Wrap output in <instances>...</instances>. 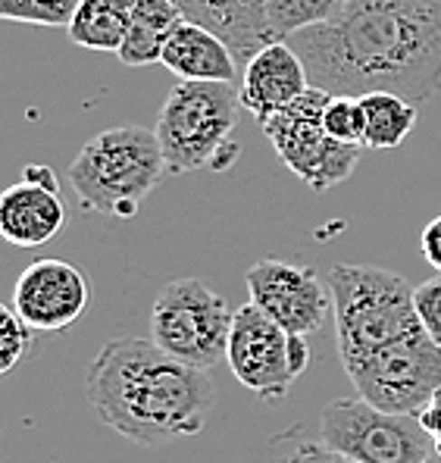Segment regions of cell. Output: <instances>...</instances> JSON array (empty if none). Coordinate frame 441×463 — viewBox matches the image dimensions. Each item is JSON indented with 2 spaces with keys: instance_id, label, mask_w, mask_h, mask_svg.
Segmentation results:
<instances>
[{
  "instance_id": "6da1fadb",
  "label": "cell",
  "mask_w": 441,
  "mask_h": 463,
  "mask_svg": "<svg viewBox=\"0 0 441 463\" xmlns=\"http://www.w3.org/2000/svg\"><path fill=\"white\" fill-rule=\"evenodd\" d=\"M329 94L395 91L429 104L441 91V0H348L342 13L285 38Z\"/></svg>"
},
{
  "instance_id": "7a4b0ae2",
  "label": "cell",
  "mask_w": 441,
  "mask_h": 463,
  "mask_svg": "<svg viewBox=\"0 0 441 463\" xmlns=\"http://www.w3.org/2000/svg\"><path fill=\"white\" fill-rule=\"evenodd\" d=\"M88 401L107 429L157 448L198 435L216 404L207 370L173 357L154 338H113L85 376Z\"/></svg>"
},
{
  "instance_id": "3957f363",
  "label": "cell",
  "mask_w": 441,
  "mask_h": 463,
  "mask_svg": "<svg viewBox=\"0 0 441 463\" xmlns=\"http://www.w3.org/2000/svg\"><path fill=\"white\" fill-rule=\"evenodd\" d=\"M169 175L157 128L113 126L76 154L70 182L91 213L135 216L147 194Z\"/></svg>"
},
{
  "instance_id": "277c9868",
  "label": "cell",
  "mask_w": 441,
  "mask_h": 463,
  "mask_svg": "<svg viewBox=\"0 0 441 463\" xmlns=\"http://www.w3.org/2000/svg\"><path fill=\"white\" fill-rule=\"evenodd\" d=\"M241 110V94L232 81L179 79L169 88L157 116V135L169 175L194 169H226L239 156L232 141Z\"/></svg>"
},
{
  "instance_id": "5b68a950",
  "label": "cell",
  "mask_w": 441,
  "mask_h": 463,
  "mask_svg": "<svg viewBox=\"0 0 441 463\" xmlns=\"http://www.w3.org/2000/svg\"><path fill=\"white\" fill-rule=\"evenodd\" d=\"M335 298V338L342 366L398 338L423 332L413 285L401 272L363 263H338L329 272Z\"/></svg>"
},
{
  "instance_id": "8992f818",
  "label": "cell",
  "mask_w": 441,
  "mask_h": 463,
  "mask_svg": "<svg viewBox=\"0 0 441 463\" xmlns=\"http://www.w3.org/2000/svg\"><path fill=\"white\" fill-rule=\"evenodd\" d=\"M329 100V91L310 85L301 98L263 122V135L269 138L276 156L314 192H329L351 179L366 151L363 145H348L325 132L323 116Z\"/></svg>"
},
{
  "instance_id": "52a82bcc",
  "label": "cell",
  "mask_w": 441,
  "mask_h": 463,
  "mask_svg": "<svg viewBox=\"0 0 441 463\" xmlns=\"http://www.w3.org/2000/svg\"><path fill=\"white\" fill-rule=\"evenodd\" d=\"M323 439L361 463H441V451L417 413H395L366 398H335L323 407Z\"/></svg>"
},
{
  "instance_id": "ba28073f",
  "label": "cell",
  "mask_w": 441,
  "mask_h": 463,
  "mask_svg": "<svg viewBox=\"0 0 441 463\" xmlns=\"http://www.w3.org/2000/svg\"><path fill=\"white\" fill-rule=\"evenodd\" d=\"M235 313L226 298L201 279H175L157 295L151 310V338L173 357L210 370L229 351Z\"/></svg>"
},
{
  "instance_id": "9c48e42d",
  "label": "cell",
  "mask_w": 441,
  "mask_h": 463,
  "mask_svg": "<svg viewBox=\"0 0 441 463\" xmlns=\"http://www.w3.org/2000/svg\"><path fill=\"white\" fill-rule=\"evenodd\" d=\"M226 360L232 376L248 392L276 404L288 394L295 379H301V373L307 370L310 345L307 335L288 332L250 301L241 310H235Z\"/></svg>"
},
{
  "instance_id": "30bf717a",
  "label": "cell",
  "mask_w": 441,
  "mask_h": 463,
  "mask_svg": "<svg viewBox=\"0 0 441 463\" xmlns=\"http://www.w3.org/2000/svg\"><path fill=\"white\" fill-rule=\"evenodd\" d=\"M344 373L370 404L395 413H419L441 388V345L423 329L351 360Z\"/></svg>"
},
{
  "instance_id": "8fae6325",
  "label": "cell",
  "mask_w": 441,
  "mask_h": 463,
  "mask_svg": "<svg viewBox=\"0 0 441 463\" xmlns=\"http://www.w3.org/2000/svg\"><path fill=\"white\" fill-rule=\"evenodd\" d=\"M248 295L267 317L297 335H314L325 326L329 313H335L332 285L323 282L320 272L285 260L254 263L248 269Z\"/></svg>"
},
{
  "instance_id": "7c38bea8",
  "label": "cell",
  "mask_w": 441,
  "mask_h": 463,
  "mask_svg": "<svg viewBox=\"0 0 441 463\" xmlns=\"http://www.w3.org/2000/svg\"><path fill=\"white\" fill-rule=\"evenodd\" d=\"M13 307L35 332H63L88 307V279L57 257L25 267L13 288Z\"/></svg>"
},
{
  "instance_id": "4fadbf2b",
  "label": "cell",
  "mask_w": 441,
  "mask_h": 463,
  "mask_svg": "<svg viewBox=\"0 0 441 463\" xmlns=\"http://www.w3.org/2000/svg\"><path fill=\"white\" fill-rule=\"evenodd\" d=\"M66 222L57 175L47 166H25L23 182L0 197V235L16 248H41L53 241Z\"/></svg>"
},
{
  "instance_id": "5bb4252c",
  "label": "cell",
  "mask_w": 441,
  "mask_h": 463,
  "mask_svg": "<svg viewBox=\"0 0 441 463\" xmlns=\"http://www.w3.org/2000/svg\"><path fill=\"white\" fill-rule=\"evenodd\" d=\"M310 88V76L304 60L285 38L269 41L267 47L250 57L241 76V107L254 116L257 122H267L273 113L288 107L295 98H301Z\"/></svg>"
},
{
  "instance_id": "9a60e30c",
  "label": "cell",
  "mask_w": 441,
  "mask_h": 463,
  "mask_svg": "<svg viewBox=\"0 0 441 463\" xmlns=\"http://www.w3.org/2000/svg\"><path fill=\"white\" fill-rule=\"evenodd\" d=\"M185 19L207 25L232 47L239 66H248L260 47L279 41L269 29L267 0H175Z\"/></svg>"
},
{
  "instance_id": "2e32d148",
  "label": "cell",
  "mask_w": 441,
  "mask_h": 463,
  "mask_svg": "<svg viewBox=\"0 0 441 463\" xmlns=\"http://www.w3.org/2000/svg\"><path fill=\"white\" fill-rule=\"evenodd\" d=\"M160 63L173 76L192 81H235V72H239V60H235L232 47L207 25L192 23V19H182L169 32Z\"/></svg>"
},
{
  "instance_id": "e0dca14e",
  "label": "cell",
  "mask_w": 441,
  "mask_h": 463,
  "mask_svg": "<svg viewBox=\"0 0 441 463\" xmlns=\"http://www.w3.org/2000/svg\"><path fill=\"white\" fill-rule=\"evenodd\" d=\"M185 19L175 0H135L132 19H128V35L122 41L117 57L126 66H147L160 63L163 44L169 32Z\"/></svg>"
},
{
  "instance_id": "ac0fdd59",
  "label": "cell",
  "mask_w": 441,
  "mask_h": 463,
  "mask_svg": "<svg viewBox=\"0 0 441 463\" xmlns=\"http://www.w3.org/2000/svg\"><path fill=\"white\" fill-rule=\"evenodd\" d=\"M135 0H81L72 23L66 25L70 41L94 53H119L128 35Z\"/></svg>"
},
{
  "instance_id": "d6986e66",
  "label": "cell",
  "mask_w": 441,
  "mask_h": 463,
  "mask_svg": "<svg viewBox=\"0 0 441 463\" xmlns=\"http://www.w3.org/2000/svg\"><path fill=\"white\" fill-rule=\"evenodd\" d=\"M363 113H366V151H395L401 141L413 132L419 116V104L407 100L395 91H372L363 94Z\"/></svg>"
},
{
  "instance_id": "ffe728a7",
  "label": "cell",
  "mask_w": 441,
  "mask_h": 463,
  "mask_svg": "<svg viewBox=\"0 0 441 463\" xmlns=\"http://www.w3.org/2000/svg\"><path fill=\"white\" fill-rule=\"evenodd\" d=\"M269 4V29L276 38H288L310 25H320L342 13L348 0H267Z\"/></svg>"
},
{
  "instance_id": "44dd1931",
  "label": "cell",
  "mask_w": 441,
  "mask_h": 463,
  "mask_svg": "<svg viewBox=\"0 0 441 463\" xmlns=\"http://www.w3.org/2000/svg\"><path fill=\"white\" fill-rule=\"evenodd\" d=\"M81 0H0V16L10 23L66 29L76 16Z\"/></svg>"
},
{
  "instance_id": "7402d4cb",
  "label": "cell",
  "mask_w": 441,
  "mask_h": 463,
  "mask_svg": "<svg viewBox=\"0 0 441 463\" xmlns=\"http://www.w3.org/2000/svg\"><path fill=\"white\" fill-rule=\"evenodd\" d=\"M325 132L338 141H348V145H363L366 135V113L363 100L354 94H332V100L325 104Z\"/></svg>"
},
{
  "instance_id": "603a6c76",
  "label": "cell",
  "mask_w": 441,
  "mask_h": 463,
  "mask_svg": "<svg viewBox=\"0 0 441 463\" xmlns=\"http://www.w3.org/2000/svg\"><path fill=\"white\" fill-rule=\"evenodd\" d=\"M32 332L35 329L19 317L16 307H4V313H0V338H4V345H0V370L10 373L32 351Z\"/></svg>"
},
{
  "instance_id": "cb8c5ba5",
  "label": "cell",
  "mask_w": 441,
  "mask_h": 463,
  "mask_svg": "<svg viewBox=\"0 0 441 463\" xmlns=\"http://www.w3.org/2000/svg\"><path fill=\"white\" fill-rule=\"evenodd\" d=\"M413 301H417V313L426 335L441 345V279H426L423 285H417Z\"/></svg>"
},
{
  "instance_id": "d4e9b609",
  "label": "cell",
  "mask_w": 441,
  "mask_h": 463,
  "mask_svg": "<svg viewBox=\"0 0 441 463\" xmlns=\"http://www.w3.org/2000/svg\"><path fill=\"white\" fill-rule=\"evenodd\" d=\"M282 463H361L351 454L338 451L329 441H307V439H295L291 448L282 454Z\"/></svg>"
},
{
  "instance_id": "484cf974",
  "label": "cell",
  "mask_w": 441,
  "mask_h": 463,
  "mask_svg": "<svg viewBox=\"0 0 441 463\" xmlns=\"http://www.w3.org/2000/svg\"><path fill=\"white\" fill-rule=\"evenodd\" d=\"M419 250H423L426 263L441 272V216L426 222L423 235H419Z\"/></svg>"
},
{
  "instance_id": "4316f807",
  "label": "cell",
  "mask_w": 441,
  "mask_h": 463,
  "mask_svg": "<svg viewBox=\"0 0 441 463\" xmlns=\"http://www.w3.org/2000/svg\"><path fill=\"white\" fill-rule=\"evenodd\" d=\"M419 417V423H423L426 432L432 435V441H436V448L441 451V388L436 394H432L429 401L423 404V411L417 413Z\"/></svg>"
}]
</instances>
